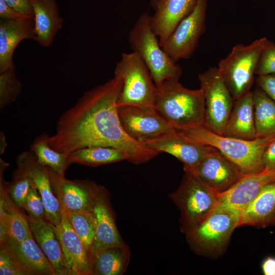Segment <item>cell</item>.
<instances>
[{
	"label": "cell",
	"mask_w": 275,
	"mask_h": 275,
	"mask_svg": "<svg viewBox=\"0 0 275 275\" xmlns=\"http://www.w3.org/2000/svg\"><path fill=\"white\" fill-rule=\"evenodd\" d=\"M123 85L120 77L84 93L77 102L60 117L48 144L67 155L88 146L113 147L127 152L130 162L145 163L159 153L143 142L129 136L120 121L117 100Z\"/></svg>",
	"instance_id": "cell-1"
},
{
	"label": "cell",
	"mask_w": 275,
	"mask_h": 275,
	"mask_svg": "<svg viewBox=\"0 0 275 275\" xmlns=\"http://www.w3.org/2000/svg\"><path fill=\"white\" fill-rule=\"evenodd\" d=\"M180 130L191 139L218 150L237 166L244 175L264 171L263 153L275 138L247 140L228 137L213 132L204 125H197Z\"/></svg>",
	"instance_id": "cell-2"
},
{
	"label": "cell",
	"mask_w": 275,
	"mask_h": 275,
	"mask_svg": "<svg viewBox=\"0 0 275 275\" xmlns=\"http://www.w3.org/2000/svg\"><path fill=\"white\" fill-rule=\"evenodd\" d=\"M155 107L177 129L204 124L202 90L188 89L179 80L166 81L157 87Z\"/></svg>",
	"instance_id": "cell-3"
},
{
	"label": "cell",
	"mask_w": 275,
	"mask_h": 275,
	"mask_svg": "<svg viewBox=\"0 0 275 275\" xmlns=\"http://www.w3.org/2000/svg\"><path fill=\"white\" fill-rule=\"evenodd\" d=\"M240 212L219 202L210 214L185 234L197 254L210 258L222 256L234 230L239 227Z\"/></svg>",
	"instance_id": "cell-4"
},
{
	"label": "cell",
	"mask_w": 275,
	"mask_h": 275,
	"mask_svg": "<svg viewBox=\"0 0 275 275\" xmlns=\"http://www.w3.org/2000/svg\"><path fill=\"white\" fill-rule=\"evenodd\" d=\"M150 15H140L130 31L128 41L132 52L138 54L148 68L156 86L168 80H179L183 70L161 47L150 24Z\"/></svg>",
	"instance_id": "cell-5"
},
{
	"label": "cell",
	"mask_w": 275,
	"mask_h": 275,
	"mask_svg": "<svg viewBox=\"0 0 275 275\" xmlns=\"http://www.w3.org/2000/svg\"><path fill=\"white\" fill-rule=\"evenodd\" d=\"M178 188L169 195L180 212V228L186 234L202 222L218 203L220 194L205 184L192 170L184 168Z\"/></svg>",
	"instance_id": "cell-6"
},
{
	"label": "cell",
	"mask_w": 275,
	"mask_h": 275,
	"mask_svg": "<svg viewBox=\"0 0 275 275\" xmlns=\"http://www.w3.org/2000/svg\"><path fill=\"white\" fill-rule=\"evenodd\" d=\"M114 76L123 80L117 100L118 106L155 107L157 87L148 68L138 54L132 51L122 53L116 64Z\"/></svg>",
	"instance_id": "cell-7"
},
{
	"label": "cell",
	"mask_w": 275,
	"mask_h": 275,
	"mask_svg": "<svg viewBox=\"0 0 275 275\" xmlns=\"http://www.w3.org/2000/svg\"><path fill=\"white\" fill-rule=\"evenodd\" d=\"M267 39L262 37L248 45L236 44L219 61L217 68L234 100L251 91Z\"/></svg>",
	"instance_id": "cell-8"
},
{
	"label": "cell",
	"mask_w": 275,
	"mask_h": 275,
	"mask_svg": "<svg viewBox=\"0 0 275 275\" xmlns=\"http://www.w3.org/2000/svg\"><path fill=\"white\" fill-rule=\"evenodd\" d=\"M205 101L204 125L222 135L234 100L217 67H210L198 75Z\"/></svg>",
	"instance_id": "cell-9"
},
{
	"label": "cell",
	"mask_w": 275,
	"mask_h": 275,
	"mask_svg": "<svg viewBox=\"0 0 275 275\" xmlns=\"http://www.w3.org/2000/svg\"><path fill=\"white\" fill-rule=\"evenodd\" d=\"M207 0H197L193 11L182 19L161 46L175 62L187 60L197 48L206 31Z\"/></svg>",
	"instance_id": "cell-10"
},
{
	"label": "cell",
	"mask_w": 275,
	"mask_h": 275,
	"mask_svg": "<svg viewBox=\"0 0 275 275\" xmlns=\"http://www.w3.org/2000/svg\"><path fill=\"white\" fill-rule=\"evenodd\" d=\"M158 153L165 152L181 161L184 168L193 170L213 147L197 142L174 128L157 136L142 141Z\"/></svg>",
	"instance_id": "cell-11"
},
{
	"label": "cell",
	"mask_w": 275,
	"mask_h": 275,
	"mask_svg": "<svg viewBox=\"0 0 275 275\" xmlns=\"http://www.w3.org/2000/svg\"><path fill=\"white\" fill-rule=\"evenodd\" d=\"M48 169L53 191L62 208L67 212L92 211L101 185L89 179L69 180Z\"/></svg>",
	"instance_id": "cell-12"
},
{
	"label": "cell",
	"mask_w": 275,
	"mask_h": 275,
	"mask_svg": "<svg viewBox=\"0 0 275 275\" xmlns=\"http://www.w3.org/2000/svg\"><path fill=\"white\" fill-rule=\"evenodd\" d=\"M118 111L125 131L140 141L160 135L173 128L154 107L122 105L118 106Z\"/></svg>",
	"instance_id": "cell-13"
},
{
	"label": "cell",
	"mask_w": 275,
	"mask_h": 275,
	"mask_svg": "<svg viewBox=\"0 0 275 275\" xmlns=\"http://www.w3.org/2000/svg\"><path fill=\"white\" fill-rule=\"evenodd\" d=\"M191 170L220 194L231 188L244 175L237 166L214 148Z\"/></svg>",
	"instance_id": "cell-14"
},
{
	"label": "cell",
	"mask_w": 275,
	"mask_h": 275,
	"mask_svg": "<svg viewBox=\"0 0 275 275\" xmlns=\"http://www.w3.org/2000/svg\"><path fill=\"white\" fill-rule=\"evenodd\" d=\"M59 225L53 227L72 275H92V254L73 230L66 211L62 208Z\"/></svg>",
	"instance_id": "cell-15"
},
{
	"label": "cell",
	"mask_w": 275,
	"mask_h": 275,
	"mask_svg": "<svg viewBox=\"0 0 275 275\" xmlns=\"http://www.w3.org/2000/svg\"><path fill=\"white\" fill-rule=\"evenodd\" d=\"M92 212L95 224L93 251L125 242L118 230L108 190L100 186L95 199Z\"/></svg>",
	"instance_id": "cell-16"
},
{
	"label": "cell",
	"mask_w": 275,
	"mask_h": 275,
	"mask_svg": "<svg viewBox=\"0 0 275 275\" xmlns=\"http://www.w3.org/2000/svg\"><path fill=\"white\" fill-rule=\"evenodd\" d=\"M16 161L24 166L33 178L43 201L47 220L53 227L58 226L62 219V209L53 191L48 168L39 163L31 150L22 153Z\"/></svg>",
	"instance_id": "cell-17"
},
{
	"label": "cell",
	"mask_w": 275,
	"mask_h": 275,
	"mask_svg": "<svg viewBox=\"0 0 275 275\" xmlns=\"http://www.w3.org/2000/svg\"><path fill=\"white\" fill-rule=\"evenodd\" d=\"M197 2V0L151 1L154 13L150 16V24L160 46L180 21L193 11Z\"/></svg>",
	"instance_id": "cell-18"
},
{
	"label": "cell",
	"mask_w": 275,
	"mask_h": 275,
	"mask_svg": "<svg viewBox=\"0 0 275 275\" xmlns=\"http://www.w3.org/2000/svg\"><path fill=\"white\" fill-rule=\"evenodd\" d=\"M1 246L11 254L25 275H55L52 265L33 234L22 241L9 236Z\"/></svg>",
	"instance_id": "cell-19"
},
{
	"label": "cell",
	"mask_w": 275,
	"mask_h": 275,
	"mask_svg": "<svg viewBox=\"0 0 275 275\" xmlns=\"http://www.w3.org/2000/svg\"><path fill=\"white\" fill-rule=\"evenodd\" d=\"M25 39H35L34 18L0 20V73L14 69V52Z\"/></svg>",
	"instance_id": "cell-20"
},
{
	"label": "cell",
	"mask_w": 275,
	"mask_h": 275,
	"mask_svg": "<svg viewBox=\"0 0 275 275\" xmlns=\"http://www.w3.org/2000/svg\"><path fill=\"white\" fill-rule=\"evenodd\" d=\"M275 180V170L243 175L231 188L220 194V202L240 212L265 185Z\"/></svg>",
	"instance_id": "cell-21"
},
{
	"label": "cell",
	"mask_w": 275,
	"mask_h": 275,
	"mask_svg": "<svg viewBox=\"0 0 275 275\" xmlns=\"http://www.w3.org/2000/svg\"><path fill=\"white\" fill-rule=\"evenodd\" d=\"M265 228L275 226V180L263 186L240 212L239 226Z\"/></svg>",
	"instance_id": "cell-22"
},
{
	"label": "cell",
	"mask_w": 275,
	"mask_h": 275,
	"mask_svg": "<svg viewBox=\"0 0 275 275\" xmlns=\"http://www.w3.org/2000/svg\"><path fill=\"white\" fill-rule=\"evenodd\" d=\"M27 217L33 237L52 265L55 275H72L53 226L46 219Z\"/></svg>",
	"instance_id": "cell-23"
},
{
	"label": "cell",
	"mask_w": 275,
	"mask_h": 275,
	"mask_svg": "<svg viewBox=\"0 0 275 275\" xmlns=\"http://www.w3.org/2000/svg\"><path fill=\"white\" fill-rule=\"evenodd\" d=\"M34 11L35 39L41 46H49L57 33L62 28L56 0H30Z\"/></svg>",
	"instance_id": "cell-24"
},
{
	"label": "cell",
	"mask_w": 275,
	"mask_h": 275,
	"mask_svg": "<svg viewBox=\"0 0 275 275\" xmlns=\"http://www.w3.org/2000/svg\"><path fill=\"white\" fill-rule=\"evenodd\" d=\"M222 135L247 140L256 139L251 90L234 100Z\"/></svg>",
	"instance_id": "cell-25"
},
{
	"label": "cell",
	"mask_w": 275,
	"mask_h": 275,
	"mask_svg": "<svg viewBox=\"0 0 275 275\" xmlns=\"http://www.w3.org/2000/svg\"><path fill=\"white\" fill-rule=\"evenodd\" d=\"M131 252L126 244L95 250L92 253V275H122L129 265Z\"/></svg>",
	"instance_id": "cell-26"
},
{
	"label": "cell",
	"mask_w": 275,
	"mask_h": 275,
	"mask_svg": "<svg viewBox=\"0 0 275 275\" xmlns=\"http://www.w3.org/2000/svg\"><path fill=\"white\" fill-rule=\"evenodd\" d=\"M0 191V230L22 241L32 234L27 216L10 199L3 184H1Z\"/></svg>",
	"instance_id": "cell-27"
},
{
	"label": "cell",
	"mask_w": 275,
	"mask_h": 275,
	"mask_svg": "<svg viewBox=\"0 0 275 275\" xmlns=\"http://www.w3.org/2000/svg\"><path fill=\"white\" fill-rule=\"evenodd\" d=\"M70 163L96 167L127 160L131 157L125 151L119 148L102 146H92L76 150L67 155Z\"/></svg>",
	"instance_id": "cell-28"
},
{
	"label": "cell",
	"mask_w": 275,
	"mask_h": 275,
	"mask_svg": "<svg viewBox=\"0 0 275 275\" xmlns=\"http://www.w3.org/2000/svg\"><path fill=\"white\" fill-rule=\"evenodd\" d=\"M252 92L256 139L275 137V101L257 86Z\"/></svg>",
	"instance_id": "cell-29"
},
{
	"label": "cell",
	"mask_w": 275,
	"mask_h": 275,
	"mask_svg": "<svg viewBox=\"0 0 275 275\" xmlns=\"http://www.w3.org/2000/svg\"><path fill=\"white\" fill-rule=\"evenodd\" d=\"M46 133L37 138L31 145V151L34 154L38 162L61 175H64L71 164L67 155L59 152L48 144Z\"/></svg>",
	"instance_id": "cell-30"
},
{
	"label": "cell",
	"mask_w": 275,
	"mask_h": 275,
	"mask_svg": "<svg viewBox=\"0 0 275 275\" xmlns=\"http://www.w3.org/2000/svg\"><path fill=\"white\" fill-rule=\"evenodd\" d=\"M16 161L17 169L13 173V179L10 183H6L5 186L9 198L14 204L18 208L24 209L28 191L35 183L24 166Z\"/></svg>",
	"instance_id": "cell-31"
},
{
	"label": "cell",
	"mask_w": 275,
	"mask_h": 275,
	"mask_svg": "<svg viewBox=\"0 0 275 275\" xmlns=\"http://www.w3.org/2000/svg\"><path fill=\"white\" fill-rule=\"evenodd\" d=\"M66 212L73 230L88 251L92 254L95 235V224L92 211Z\"/></svg>",
	"instance_id": "cell-32"
},
{
	"label": "cell",
	"mask_w": 275,
	"mask_h": 275,
	"mask_svg": "<svg viewBox=\"0 0 275 275\" xmlns=\"http://www.w3.org/2000/svg\"><path fill=\"white\" fill-rule=\"evenodd\" d=\"M0 107L3 109L14 101L21 91L22 86L15 69L0 73Z\"/></svg>",
	"instance_id": "cell-33"
},
{
	"label": "cell",
	"mask_w": 275,
	"mask_h": 275,
	"mask_svg": "<svg viewBox=\"0 0 275 275\" xmlns=\"http://www.w3.org/2000/svg\"><path fill=\"white\" fill-rule=\"evenodd\" d=\"M275 74V43L267 39L257 64L255 75Z\"/></svg>",
	"instance_id": "cell-34"
},
{
	"label": "cell",
	"mask_w": 275,
	"mask_h": 275,
	"mask_svg": "<svg viewBox=\"0 0 275 275\" xmlns=\"http://www.w3.org/2000/svg\"><path fill=\"white\" fill-rule=\"evenodd\" d=\"M24 209L27 211L28 216L32 218L46 219L45 209L35 184L30 187L28 191Z\"/></svg>",
	"instance_id": "cell-35"
},
{
	"label": "cell",
	"mask_w": 275,
	"mask_h": 275,
	"mask_svg": "<svg viewBox=\"0 0 275 275\" xmlns=\"http://www.w3.org/2000/svg\"><path fill=\"white\" fill-rule=\"evenodd\" d=\"M0 274L25 275L11 254L3 246L0 249Z\"/></svg>",
	"instance_id": "cell-36"
},
{
	"label": "cell",
	"mask_w": 275,
	"mask_h": 275,
	"mask_svg": "<svg viewBox=\"0 0 275 275\" xmlns=\"http://www.w3.org/2000/svg\"><path fill=\"white\" fill-rule=\"evenodd\" d=\"M256 83L258 87L275 101V74L258 75Z\"/></svg>",
	"instance_id": "cell-37"
},
{
	"label": "cell",
	"mask_w": 275,
	"mask_h": 275,
	"mask_svg": "<svg viewBox=\"0 0 275 275\" xmlns=\"http://www.w3.org/2000/svg\"><path fill=\"white\" fill-rule=\"evenodd\" d=\"M13 9L27 18H34V11L30 0H4Z\"/></svg>",
	"instance_id": "cell-38"
},
{
	"label": "cell",
	"mask_w": 275,
	"mask_h": 275,
	"mask_svg": "<svg viewBox=\"0 0 275 275\" xmlns=\"http://www.w3.org/2000/svg\"><path fill=\"white\" fill-rule=\"evenodd\" d=\"M264 171L269 172L275 170V138L266 148L263 156Z\"/></svg>",
	"instance_id": "cell-39"
},
{
	"label": "cell",
	"mask_w": 275,
	"mask_h": 275,
	"mask_svg": "<svg viewBox=\"0 0 275 275\" xmlns=\"http://www.w3.org/2000/svg\"><path fill=\"white\" fill-rule=\"evenodd\" d=\"M0 18L5 19H22L27 18L10 7L4 0H0Z\"/></svg>",
	"instance_id": "cell-40"
},
{
	"label": "cell",
	"mask_w": 275,
	"mask_h": 275,
	"mask_svg": "<svg viewBox=\"0 0 275 275\" xmlns=\"http://www.w3.org/2000/svg\"><path fill=\"white\" fill-rule=\"evenodd\" d=\"M262 272L265 275H275V257L268 256L261 264Z\"/></svg>",
	"instance_id": "cell-41"
}]
</instances>
